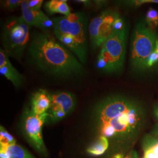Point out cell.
<instances>
[{"label": "cell", "mask_w": 158, "mask_h": 158, "mask_svg": "<svg viewBox=\"0 0 158 158\" xmlns=\"http://www.w3.org/2000/svg\"><path fill=\"white\" fill-rule=\"evenodd\" d=\"M53 32L58 41L71 51L79 61L85 64L88 58L89 21L83 12L52 18Z\"/></svg>", "instance_id": "3"}, {"label": "cell", "mask_w": 158, "mask_h": 158, "mask_svg": "<svg viewBox=\"0 0 158 158\" xmlns=\"http://www.w3.org/2000/svg\"><path fill=\"white\" fill-rule=\"evenodd\" d=\"M66 0H51L46 2L45 8L51 15L59 14L67 16L71 14L70 8Z\"/></svg>", "instance_id": "14"}, {"label": "cell", "mask_w": 158, "mask_h": 158, "mask_svg": "<svg viewBox=\"0 0 158 158\" xmlns=\"http://www.w3.org/2000/svg\"><path fill=\"white\" fill-rule=\"evenodd\" d=\"M153 115L158 121V104L154 106L153 108Z\"/></svg>", "instance_id": "27"}, {"label": "cell", "mask_w": 158, "mask_h": 158, "mask_svg": "<svg viewBox=\"0 0 158 158\" xmlns=\"http://www.w3.org/2000/svg\"><path fill=\"white\" fill-rule=\"evenodd\" d=\"M127 28L114 31L101 46L97 57L96 68L104 73L119 72L124 66L127 41Z\"/></svg>", "instance_id": "4"}, {"label": "cell", "mask_w": 158, "mask_h": 158, "mask_svg": "<svg viewBox=\"0 0 158 158\" xmlns=\"http://www.w3.org/2000/svg\"><path fill=\"white\" fill-rule=\"evenodd\" d=\"M0 148L6 151L10 158H34L28 151L16 143L12 145L0 144Z\"/></svg>", "instance_id": "15"}, {"label": "cell", "mask_w": 158, "mask_h": 158, "mask_svg": "<svg viewBox=\"0 0 158 158\" xmlns=\"http://www.w3.org/2000/svg\"><path fill=\"white\" fill-rule=\"evenodd\" d=\"M124 158H139L135 151H132L128 155H127Z\"/></svg>", "instance_id": "25"}, {"label": "cell", "mask_w": 158, "mask_h": 158, "mask_svg": "<svg viewBox=\"0 0 158 158\" xmlns=\"http://www.w3.org/2000/svg\"><path fill=\"white\" fill-rule=\"evenodd\" d=\"M23 0H7L4 1V6L8 10H14L19 6H21Z\"/></svg>", "instance_id": "20"}, {"label": "cell", "mask_w": 158, "mask_h": 158, "mask_svg": "<svg viewBox=\"0 0 158 158\" xmlns=\"http://www.w3.org/2000/svg\"><path fill=\"white\" fill-rule=\"evenodd\" d=\"M28 54L40 70L53 76L64 77L84 72L82 64L73 53L48 32L32 33Z\"/></svg>", "instance_id": "2"}, {"label": "cell", "mask_w": 158, "mask_h": 158, "mask_svg": "<svg viewBox=\"0 0 158 158\" xmlns=\"http://www.w3.org/2000/svg\"><path fill=\"white\" fill-rule=\"evenodd\" d=\"M16 143L15 138L2 126L0 127V144L12 145Z\"/></svg>", "instance_id": "18"}, {"label": "cell", "mask_w": 158, "mask_h": 158, "mask_svg": "<svg viewBox=\"0 0 158 158\" xmlns=\"http://www.w3.org/2000/svg\"><path fill=\"white\" fill-rule=\"evenodd\" d=\"M158 40L155 32L145 23L136 25L131 38L130 63L137 72L146 69L147 59L154 51Z\"/></svg>", "instance_id": "6"}, {"label": "cell", "mask_w": 158, "mask_h": 158, "mask_svg": "<svg viewBox=\"0 0 158 158\" xmlns=\"http://www.w3.org/2000/svg\"><path fill=\"white\" fill-rule=\"evenodd\" d=\"M143 158H158V137L152 134L145 136L142 142Z\"/></svg>", "instance_id": "13"}, {"label": "cell", "mask_w": 158, "mask_h": 158, "mask_svg": "<svg viewBox=\"0 0 158 158\" xmlns=\"http://www.w3.org/2000/svg\"><path fill=\"white\" fill-rule=\"evenodd\" d=\"M146 117L145 109L141 102L123 95L104 98L95 114L100 136L120 141H135L144 128Z\"/></svg>", "instance_id": "1"}, {"label": "cell", "mask_w": 158, "mask_h": 158, "mask_svg": "<svg viewBox=\"0 0 158 158\" xmlns=\"http://www.w3.org/2000/svg\"><path fill=\"white\" fill-rule=\"evenodd\" d=\"M51 108L61 109L67 114L73 110L76 105L75 97L71 93L57 91L51 94Z\"/></svg>", "instance_id": "11"}, {"label": "cell", "mask_w": 158, "mask_h": 158, "mask_svg": "<svg viewBox=\"0 0 158 158\" xmlns=\"http://www.w3.org/2000/svg\"><path fill=\"white\" fill-rule=\"evenodd\" d=\"M49 117V114L36 115L30 110H27L24 114L23 127L28 136L35 148L40 152L46 154V149L42 138V127Z\"/></svg>", "instance_id": "8"}, {"label": "cell", "mask_w": 158, "mask_h": 158, "mask_svg": "<svg viewBox=\"0 0 158 158\" xmlns=\"http://www.w3.org/2000/svg\"><path fill=\"white\" fill-rule=\"evenodd\" d=\"M108 146V138L104 136H100L96 142L87 149V152L93 156H100L107 150Z\"/></svg>", "instance_id": "16"}, {"label": "cell", "mask_w": 158, "mask_h": 158, "mask_svg": "<svg viewBox=\"0 0 158 158\" xmlns=\"http://www.w3.org/2000/svg\"><path fill=\"white\" fill-rule=\"evenodd\" d=\"M30 28L21 16L10 17L4 22L1 35L2 43L3 49L8 56L16 60L23 58L31 41Z\"/></svg>", "instance_id": "5"}, {"label": "cell", "mask_w": 158, "mask_h": 158, "mask_svg": "<svg viewBox=\"0 0 158 158\" xmlns=\"http://www.w3.org/2000/svg\"><path fill=\"white\" fill-rule=\"evenodd\" d=\"M151 134L153 135L156 136L158 137V124L155 125V127H153Z\"/></svg>", "instance_id": "26"}, {"label": "cell", "mask_w": 158, "mask_h": 158, "mask_svg": "<svg viewBox=\"0 0 158 158\" xmlns=\"http://www.w3.org/2000/svg\"><path fill=\"white\" fill-rule=\"evenodd\" d=\"M22 16L24 21L29 27H35L44 32L53 29L54 22L42 11H35L30 9L28 6V1L23 0L21 6Z\"/></svg>", "instance_id": "9"}, {"label": "cell", "mask_w": 158, "mask_h": 158, "mask_svg": "<svg viewBox=\"0 0 158 158\" xmlns=\"http://www.w3.org/2000/svg\"><path fill=\"white\" fill-rule=\"evenodd\" d=\"M0 158H10L6 151L1 148H0Z\"/></svg>", "instance_id": "24"}, {"label": "cell", "mask_w": 158, "mask_h": 158, "mask_svg": "<svg viewBox=\"0 0 158 158\" xmlns=\"http://www.w3.org/2000/svg\"><path fill=\"white\" fill-rule=\"evenodd\" d=\"M158 3V0H139V1H128V4L132 6H138L145 3Z\"/></svg>", "instance_id": "22"}, {"label": "cell", "mask_w": 158, "mask_h": 158, "mask_svg": "<svg viewBox=\"0 0 158 158\" xmlns=\"http://www.w3.org/2000/svg\"><path fill=\"white\" fill-rule=\"evenodd\" d=\"M29 8L35 11H40L42 4L43 0H27Z\"/></svg>", "instance_id": "21"}, {"label": "cell", "mask_w": 158, "mask_h": 158, "mask_svg": "<svg viewBox=\"0 0 158 158\" xmlns=\"http://www.w3.org/2000/svg\"><path fill=\"white\" fill-rule=\"evenodd\" d=\"M146 22L148 27L154 31L158 26V11L153 8H150L147 13Z\"/></svg>", "instance_id": "17"}, {"label": "cell", "mask_w": 158, "mask_h": 158, "mask_svg": "<svg viewBox=\"0 0 158 158\" xmlns=\"http://www.w3.org/2000/svg\"><path fill=\"white\" fill-rule=\"evenodd\" d=\"M158 62V40H156V47L148 57L146 63V68H150L153 66Z\"/></svg>", "instance_id": "19"}, {"label": "cell", "mask_w": 158, "mask_h": 158, "mask_svg": "<svg viewBox=\"0 0 158 158\" xmlns=\"http://www.w3.org/2000/svg\"><path fill=\"white\" fill-rule=\"evenodd\" d=\"M113 158H124L122 153H117L114 156Z\"/></svg>", "instance_id": "28"}, {"label": "cell", "mask_w": 158, "mask_h": 158, "mask_svg": "<svg viewBox=\"0 0 158 158\" xmlns=\"http://www.w3.org/2000/svg\"><path fill=\"white\" fill-rule=\"evenodd\" d=\"M0 74L10 81L16 89H18L23 85L24 77L12 64L10 60L6 65L0 67Z\"/></svg>", "instance_id": "12"}, {"label": "cell", "mask_w": 158, "mask_h": 158, "mask_svg": "<svg viewBox=\"0 0 158 158\" xmlns=\"http://www.w3.org/2000/svg\"><path fill=\"white\" fill-rule=\"evenodd\" d=\"M120 17L118 12L107 10L94 17L89 23V35L93 49L101 48L102 44L114 32V23Z\"/></svg>", "instance_id": "7"}, {"label": "cell", "mask_w": 158, "mask_h": 158, "mask_svg": "<svg viewBox=\"0 0 158 158\" xmlns=\"http://www.w3.org/2000/svg\"><path fill=\"white\" fill-rule=\"evenodd\" d=\"M51 94L46 90L36 91L31 98V108L32 113L42 115L47 113L51 108Z\"/></svg>", "instance_id": "10"}, {"label": "cell", "mask_w": 158, "mask_h": 158, "mask_svg": "<svg viewBox=\"0 0 158 158\" xmlns=\"http://www.w3.org/2000/svg\"><path fill=\"white\" fill-rule=\"evenodd\" d=\"M75 2L82 4L87 7H90L92 4V2L88 0H77V1H75Z\"/></svg>", "instance_id": "23"}]
</instances>
